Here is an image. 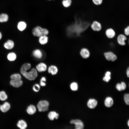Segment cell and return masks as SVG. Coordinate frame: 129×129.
<instances>
[{"mask_svg": "<svg viewBox=\"0 0 129 129\" xmlns=\"http://www.w3.org/2000/svg\"><path fill=\"white\" fill-rule=\"evenodd\" d=\"M7 57L9 60L10 61H13L16 59V56L15 53L14 52H11L7 54Z\"/></svg>", "mask_w": 129, "mask_h": 129, "instance_id": "obj_27", "label": "cell"}, {"mask_svg": "<svg viewBox=\"0 0 129 129\" xmlns=\"http://www.w3.org/2000/svg\"><path fill=\"white\" fill-rule=\"evenodd\" d=\"M47 68L46 64L43 63H40L36 66V69L37 71L39 72H44L46 70Z\"/></svg>", "mask_w": 129, "mask_h": 129, "instance_id": "obj_11", "label": "cell"}, {"mask_svg": "<svg viewBox=\"0 0 129 129\" xmlns=\"http://www.w3.org/2000/svg\"><path fill=\"white\" fill-rule=\"evenodd\" d=\"M113 100L112 98L110 97H107L104 102L105 106L108 107H111L113 104Z\"/></svg>", "mask_w": 129, "mask_h": 129, "instance_id": "obj_25", "label": "cell"}, {"mask_svg": "<svg viewBox=\"0 0 129 129\" xmlns=\"http://www.w3.org/2000/svg\"><path fill=\"white\" fill-rule=\"evenodd\" d=\"M2 37V34L1 32H0V40L1 39Z\"/></svg>", "mask_w": 129, "mask_h": 129, "instance_id": "obj_38", "label": "cell"}, {"mask_svg": "<svg viewBox=\"0 0 129 129\" xmlns=\"http://www.w3.org/2000/svg\"><path fill=\"white\" fill-rule=\"evenodd\" d=\"M104 55L106 59L108 61L114 62L117 59L116 55L113 52L110 51L104 52Z\"/></svg>", "mask_w": 129, "mask_h": 129, "instance_id": "obj_5", "label": "cell"}, {"mask_svg": "<svg viewBox=\"0 0 129 129\" xmlns=\"http://www.w3.org/2000/svg\"><path fill=\"white\" fill-rule=\"evenodd\" d=\"M40 88L39 85L38 84H36L34 85L33 87V90L36 92L39 91Z\"/></svg>", "mask_w": 129, "mask_h": 129, "instance_id": "obj_35", "label": "cell"}, {"mask_svg": "<svg viewBox=\"0 0 129 129\" xmlns=\"http://www.w3.org/2000/svg\"><path fill=\"white\" fill-rule=\"evenodd\" d=\"M97 104V101L94 99H90L88 101L87 105L89 108H95Z\"/></svg>", "mask_w": 129, "mask_h": 129, "instance_id": "obj_17", "label": "cell"}, {"mask_svg": "<svg viewBox=\"0 0 129 129\" xmlns=\"http://www.w3.org/2000/svg\"><path fill=\"white\" fill-rule=\"evenodd\" d=\"M127 124H128V126L129 127V120H128V121Z\"/></svg>", "mask_w": 129, "mask_h": 129, "instance_id": "obj_39", "label": "cell"}, {"mask_svg": "<svg viewBox=\"0 0 129 129\" xmlns=\"http://www.w3.org/2000/svg\"><path fill=\"white\" fill-rule=\"evenodd\" d=\"M89 25L88 22L76 17L74 22L67 28V35L71 38L79 37L87 30Z\"/></svg>", "mask_w": 129, "mask_h": 129, "instance_id": "obj_1", "label": "cell"}, {"mask_svg": "<svg viewBox=\"0 0 129 129\" xmlns=\"http://www.w3.org/2000/svg\"><path fill=\"white\" fill-rule=\"evenodd\" d=\"M48 72L53 75H55L58 72V69L56 66L54 65L50 66L48 69Z\"/></svg>", "mask_w": 129, "mask_h": 129, "instance_id": "obj_15", "label": "cell"}, {"mask_svg": "<svg viewBox=\"0 0 129 129\" xmlns=\"http://www.w3.org/2000/svg\"><path fill=\"white\" fill-rule=\"evenodd\" d=\"M111 72L109 70H107L105 72L104 74V76L103 77L102 79L103 81L108 82L111 79Z\"/></svg>", "mask_w": 129, "mask_h": 129, "instance_id": "obj_23", "label": "cell"}, {"mask_svg": "<svg viewBox=\"0 0 129 129\" xmlns=\"http://www.w3.org/2000/svg\"><path fill=\"white\" fill-rule=\"evenodd\" d=\"M31 65L29 63H25L22 66L20 69L21 74L26 78L32 81L35 80L38 76L37 71L36 69L33 68L28 71L31 68Z\"/></svg>", "mask_w": 129, "mask_h": 129, "instance_id": "obj_2", "label": "cell"}, {"mask_svg": "<svg viewBox=\"0 0 129 129\" xmlns=\"http://www.w3.org/2000/svg\"><path fill=\"white\" fill-rule=\"evenodd\" d=\"M124 99L126 104L129 105V93L126 94L124 95Z\"/></svg>", "mask_w": 129, "mask_h": 129, "instance_id": "obj_32", "label": "cell"}, {"mask_svg": "<svg viewBox=\"0 0 129 129\" xmlns=\"http://www.w3.org/2000/svg\"><path fill=\"white\" fill-rule=\"evenodd\" d=\"M128 42H129V39Z\"/></svg>", "mask_w": 129, "mask_h": 129, "instance_id": "obj_40", "label": "cell"}, {"mask_svg": "<svg viewBox=\"0 0 129 129\" xmlns=\"http://www.w3.org/2000/svg\"><path fill=\"white\" fill-rule=\"evenodd\" d=\"M70 88L72 91H75L77 90L78 88V84L76 82H73L70 85Z\"/></svg>", "mask_w": 129, "mask_h": 129, "instance_id": "obj_31", "label": "cell"}, {"mask_svg": "<svg viewBox=\"0 0 129 129\" xmlns=\"http://www.w3.org/2000/svg\"><path fill=\"white\" fill-rule=\"evenodd\" d=\"M23 82L21 80L11 79L10 81V85L15 87H18L21 86L22 85Z\"/></svg>", "mask_w": 129, "mask_h": 129, "instance_id": "obj_12", "label": "cell"}, {"mask_svg": "<svg viewBox=\"0 0 129 129\" xmlns=\"http://www.w3.org/2000/svg\"><path fill=\"white\" fill-rule=\"evenodd\" d=\"M10 108V104L8 102H5L3 105L0 106V109L3 112L8 111Z\"/></svg>", "mask_w": 129, "mask_h": 129, "instance_id": "obj_14", "label": "cell"}, {"mask_svg": "<svg viewBox=\"0 0 129 129\" xmlns=\"http://www.w3.org/2000/svg\"><path fill=\"white\" fill-rule=\"evenodd\" d=\"M32 33L34 36L39 37L43 35H47L48 33V31L46 29L37 26L33 29Z\"/></svg>", "mask_w": 129, "mask_h": 129, "instance_id": "obj_3", "label": "cell"}, {"mask_svg": "<svg viewBox=\"0 0 129 129\" xmlns=\"http://www.w3.org/2000/svg\"><path fill=\"white\" fill-rule=\"evenodd\" d=\"M79 53L81 57L85 59L88 58L90 55V51L88 49L85 47L81 48L80 51Z\"/></svg>", "mask_w": 129, "mask_h": 129, "instance_id": "obj_9", "label": "cell"}, {"mask_svg": "<svg viewBox=\"0 0 129 129\" xmlns=\"http://www.w3.org/2000/svg\"><path fill=\"white\" fill-rule=\"evenodd\" d=\"M39 42L42 45H44L47 43L48 41V37L46 35H44L39 37Z\"/></svg>", "mask_w": 129, "mask_h": 129, "instance_id": "obj_24", "label": "cell"}, {"mask_svg": "<svg viewBox=\"0 0 129 129\" xmlns=\"http://www.w3.org/2000/svg\"><path fill=\"white\" fill-rule=\"evenodd\" d=\"M126 87V84L124 82H122L121 83H118L116 86V89L120 91L124 90Z\"/></svg>", "mask_w": 129, "mask_h": 129, "instance_id": "obj_20", "label": "cell"}, {"mask_svg": "<svg viewBox=\"0 0 129 129\" xmlns=\"http://www.w3.org/2000/svg\"><path fill=\"white\" fill-rule=\"evenodd\" d=\"M49 104L46 100H41L39 102L37 105V107L39 112H44L48 109Z\"/></svg>", "mask_w": 129, "mask_h": 129, "instance_id": "obj_4", "label": "cell"}, {"mask_svg": "<svg viewBox=\"0 0 129 129\" xmlns=\"http://www.w3.org/2000/svg\"><path fill=\"white\" fill-rule=\"evenodd\" d=\"M46 81V79L44 77H42L40 81V85L42 86H45L46 85L45 82Z\"/></svg>", "mask_w": 129, "mask_h": 129, "instance_id": "obj_33", "label": "cell"}, {"mask_svg": "<svg viewBox=\"0 0 129 129\" xmlns=\"http://www.w3.org/2000/svg\"><path fill=\"white\" fill-rule=\"evenodd\" d=\"M92 1L93 3L97 5H101L103 2V0H92Z\"/></svg>", "mask_w": 129, "mask_h": 129, "instance_id": "obj_34", "label": "cell"}, {"mask_svg": "<svg viewBox=\"0 0 129 129\" xmlns=\"http://www.w3.org/2000/svg\"><path fill=\"white\" fill-rule=\"evenodd\" d=\"M71 124H74L75 125V128L76 129H82L83 128L84 126L83 123L79 119L72 120L70 121Z\"/></svg>", "mask_w": 129, "mask_h": 129, "instance_id": "obj_10", "label": "cell"}, {"mask_svg": "<svg viewBox=\"0 0 129 129\" xmlns=\"http://www.w3.org/2000/svg\"><path fill=\"white\" fill-rule=\"evenodd\" d=\"M48 117L50 120H54V118L57 119L59 118V115L55 112L52 111L49 113Z\"/></svg>", "mask_w": 129, "mask_h": 129, "instance_id": "obj_19", "label": "cell"}, {"mask_svg": "<svg viewBox=\"0 0 129 129\" xmlns=\"http://www.w3.org/2000/svg\"><path fill=\"white\" fill-rule=\"evenodd\" d=\"M10 78L11 79L13 80L21 79V75L19 74H15L12 75L11 76Z\"/></svg>", "mask_w": 129, "mask_h": 129, "instance_id": "obj_30", "label": "cell"}, {"mask_svg": "<svg viewBox=\"0 0 129 129\" xmlns=\"http://www.w3.org/2000/svg\"><path fill=\"white\" fill-rule=\"evenodd\" d=\"M27 26V24L25 22L23 21H21L18 23L17 27L19 30L22 31L25 29Z\"/></svg>", "mask_w": 129, "mask_h": 129, "instance_id": "obj_16", "label": "cell"}, {"mask_svg": "<svg viewBox=\"0 0 129 129\" xmlns=\"http://www.w3.org/2000/svg\"><path fill=\"white\" fill-rule=\"evenodd\" d=\"M124 33L126 36H129V25L125 27L124 29Z\"/></svg>", "mask_w": 129, "mask_h": 129, "instance_id": "obj_36", "label": "cell"}, {"mask_svg": "<svg viewBox=\"0 0 129 129\" xmlns=\"http://www.w3.org/2000/svg\"><path fill=\"white\" fill-rule=\"evenodd\" d=\"M27 113L30 115L34 114L36 111V108L35 106L31 105L29 106L27 109Z\"/></svg>", "mask_w": 129, "mask_h": 129, "instance_id": "obj_21", "label": "cell"}, {"mask_svg": "<svg viewBox=\"0 0 129 129\" xmlns=\"http://www.w3.org/2000/svg\"><path fill=\"white\" fill-rule=\"evenodd\" d=\"M71 3V0H63L62 2L63 6L66 7H68L70 6Z\"/></svg>", "mask_w": 129, "mask_h": 129, "instance_id": "obj_29", "label": "cell"}, {"mask_svg": "<svg viewBox=\"0 0 129 129\" xmlns=\"http://www.w3.org/2000/svg\"><path fill=\"white\" fill-rule=\"evenodd\" d=\"M91 28L94 31L99 32L102 30V27L100 22L97 21H95L91 24Z\"/></svg>", "mask_w": 129, "mask_h": 129, "instance_id": "obj_6", "label": "cell"}, {"mask_svg": "<svg viewBox=\"0 0 129 129\" xmlns=\"http://www.w3.org/2000/svg\"><path fill=\"white\" fill-rule=\"evenodd\" d=\"M126 73L127 77L129 78V66L126 69Z\"/></svg>", "mask_w": 129, "mask_h": 129, "instance_id": "obj_37", "label": "cell"}, {"mask_svg": "<svg viewBox=\"0 0 129 129\" xmlns=\"http://www.w3.org/2000/svg\"><path fill=\"white\" fill-rule=\"evenodd\" d=\"M17 126L21 129H25L27 128V124L25 121L22 120L18 121Z\"/></svg>", "mask_w": 129, "mask_h": 129, "instance_id": "obj_26", "label": "cell"}, {"mask_svg": "<svg viewBox=\"0 0 129 129\" xmlns=\"http://www.w3.org/2000/svg\"><path fill=\"white\" fill-rule=\"evenodd\" d=\"M32 54L35 57L38 59H41L43 56V54L41 51L38 49L34 50Z\"/></svg>", "mask_w": 129, "mask_h": 129, "instance_id": "obj_18", "label": "cell"}, {"mask_svg": "<svg viewBox=\"0 0 129 129\" xmlns=\"http://www.w3.org/2000/svg\"><path fill=\"white\" fill-rule=\"evenodd\" d=\"M8 15L5 13H2L0 14V22H7L9 20Z\"/></svg>", "mask_w": 129, "mask_h": 129, "instance_id": "obj_22", "label": "cell"}, {"mask_svg": "<svg viewBox=\"0 0 129 129\" xmlns=\"http://www.w3.org/2000/svg\"><path fill=\"white\" fill-rule=\"evenodd\" d=\"M127 39L126 35L122 33L119 34L116 38V40L118 43L122 46L125 45L126 43L125 41Z\"/></svg>", "mask_w": 129, "mask_h": 129, "instance_id": "obj_7", "label": "cell"}, {"mask_svg": "<svg viewBox=\"0 0 129 129\" xmlns=\"http://www.w3.org/2000/svg\"><path fill=\"white\" fill-rule=\"evenodd\" d=\"M105 34L108 38L112 39L116 35V32L111 27L107 28L105 31Z\"/></svg>", "mask_w": 129, "mask_h": 129, "instance_id": "obj_8", "label": "cell"}, {"mask_svg": "<svg viewBox=\"0 0 129 129\" xmlns=\"http://www.w3.org/2000/svg\"><path fill=\"white\" fill-rule=\"evenodd\" d=\"M7 98V96L5 93L4 91L0 92V100L4 101L6 100Z\"/></svg>", "mask_w": 129, "mask_h": 129, "instance_id": "obj_28", "label": "cell"}, {"mask_svg": "<svg viewBox=\"0 0 129 129\" xmlns=\"http://www.w3.org/2000/svg\"></svg>", "mask_w": 129, "mask_h": 129, "instance_id": "obj_41", "label": "cell"}, {"mask_svg": "<svg viewBox=\"0 0 129 129\" xmlns=\"http://www.w3.org/2000/svg\"><path fill=\"white\" fill-rule=\"evenodd\" d=\"M14 43L13 41L10 40H8L5 43L4 46L5 48L6 49L9 50L13 48L14 46Z\"/></svg>", "mask_w": 129, "mask_h": 129, "instance_id": "obj_13", "label": "cell"}]
</instances>
